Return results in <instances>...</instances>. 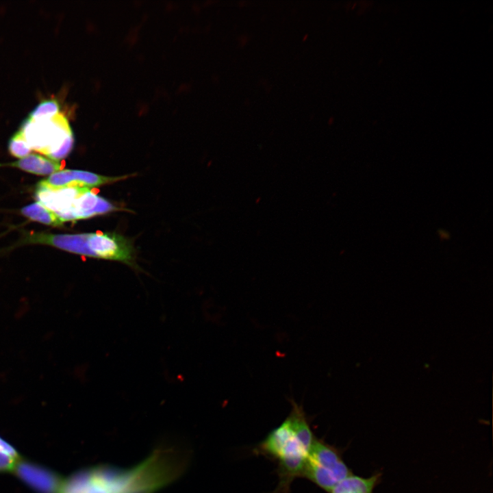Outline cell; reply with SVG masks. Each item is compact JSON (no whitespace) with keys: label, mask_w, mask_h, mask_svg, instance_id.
Returning a JSON list of instances; mask_svg holds the SVG:
<instances>
[{"label":"cell","mask_w":493,"mask_h":493,"mask_svg":"<svg viewBox=\"0 0 493 493\" xmlns=\"http://www.w3.org/2000/svg\"><path fill=\"white\" fill-rule=\"evenodd\" d=\"M17 461L18 460L0 453V472H13Z\"/></svg>","instance_id":"obj_14"},{"label":"cell","mask_w":493,"mask_h":493,"mask_svg":"<svg viewBox=\"0 0 493 493\" xmlns=\"http://www.w3.org/2000/svg\"><path fill=\"white\" fill-rule=\"evenodd\" d=\"M288 418L259 444L258 451L278 462L279 482L274 493H289L292 481L303 476L315 440L301 406L292 401Z\"/></svg>","instance_id":"obj_2"},{"label":"cell","mask_w":493,"mask_h":493,"mask_svg":"<svg viewBox=\"0 0 493 493\" xmlns=\"http://www.w3.org/2000/svg\"><path fill=\"white\" fill-rule=\"evenodd\" d=\"M0 453L6 455L16 460L21 459V456L15 448L10 444L0 438Z\"/></svg>","instance_id":"obj_15"},{"label":"cell","mask_w":493,"mask_h":493,"mask_svg":"<svg viewBox=\"0 0 493 493\" xmlns=\"http://www.w3.org/2000/svg\"><path fill=\"white\" fill-rule=\"evenodd\" d=\"M380 478V473L368 478L351 474L337 483L329 493H372Z\"/></svg>","instance_id":"obj_10"},{"label":"cell","mask_w":493,"mask_h":493,"mask_svg":"<svg viewBox=\"0 0 493 493\" xmlns=\"http://www.w3.org/2000/svg\"><path fill=\"white\" fill-rule=\"evenodd\" d=\"M88 188L64 187L51 189L36 186L34 197L45 207L53 212L63 223L77 220L79 197Z\"/></svg>","instance_id":"obj_6"},{"label":"cell","mask_w":493,"mask_h":493,"mask_svg":"<svg viewBox=\"0 0 493 493\" xmlns=\"http://www.w3.org/2000/svg\"><path fill=\"white\" fill-rule=\"evenodd\" d=\"M8 148L12 156L20 159L31 154L32 151L19 129L10 138Z\"/></svg>","instance_id":"obj_13"},{"label":"cell","mask_w":493,"mask_h":493,"mask_svg":"<svg viewBox=\"0 0 493 493\" xmlns=\"http://www.w3.org/2000/svg\"><path fill=\"white\" fill-rule=\"evenodd\" d=\"M127 178L107 177L88 171L79 170H61L39 181L36 186L51 189L77 186L92 188L103 184Z\"/></svg>","instance_id":"obj_7"},{"label":"cell","mask_w":493,"mask_h":493,"mask_svg":"<svg viewBox=\"0 0 493 493\" xmlns=\"http://www.w3.org/2000/svg\"><path fill=\"white\" fill-rule=\"evenodd\" d=\"M13 472L38 493H58L63 481L55 472L21 459L16 462Z\"/></svg>","instance_id":"obj_8"},{"label":"cell","mask_w":493,"mask_h":493,"mask_svg":"<svg viewBox=\"0 0 493 493\" xmlns=\"http://www.w3.org/2000/svg\"><path fill=\"white\" fill-rule=\"evenodd\" d=\"M0 166L14 167L37 175H49L61 170L64 165L59 160L32 153L15 162L0 164Z\"/></svg>","instance_id":"obj_9"},{"label":"cell","mask_w":493,"mask_h":493,"mask_svg":"<svg viewBox=\"0 0 493 493\" xmlns=\"http://www.w3.org/2000/svg\"><path fill=\"white\" fill-rule=\"evenodd\" d=\"M60 103L56 99H45L39 103L27 117L34 120L51 118L60 112Z\"/></svg>","instance_id":"obj_12"},{"label":"cell","mask_w":493,"mask_h":493,"mask_svg":"<svg viewBox=\"0 0 493 493\" xmlns=\"http://www.w3.org/2000/svg\"><path fill=\"white\" fill-rule=\"evenodd\" d=\"M21 212L27 218L45 225L59 227L64 223L53 212L39 202H35L23 207Z\"/></svg>","instance_id":"obj_11"},{"label":"cell","mask_w":493,"mask_h":493,"mask_svg":"<svg viewBox=\"0 0 493 493\" xmlns=\"http://www.w3.org/2000/svg\"><path fill=\"white\" fill-rule=\"evenodd\" d=\"M351 474L338 448L315 439L306 460L303 477L330 492L337 483Z\"/></svg>","instance_id":"obj_5"},{"label":"cell","mask_w":493,"mask_h":493,"mask_svg":"<svg viewBox=\"0 0 493 493\" xmlns=\"http://www.w3.org/2000/svg\"><path fill=\"white\" fill-rule=\"evenodd\" d=\"M22 244L49 245L75 254L134 265L131 242L116 233L55 234L38 232L27 235Z\"/></svg>","instance_id":"obj_3"},{"label":"cell","mask_w":493,"mask_h":493,"mask_svg":"<svg viewBox=\"0 0 493 493\" xmlns=\"http://www.w3.org/2000/svg\"><path fill=\"white\" fill-rule=\"evenodd\" d=\"M188 460L185 451L164 446L130 468L102 465L78 471L63 479L58 493H154L177 479Z\"/></svg>","instance_id":"obj_1"},{"label":"cell","mask_w":493,"mask_h":493,"mask_svg":"<svg viewBox=\"0 0 493 493\" xmlns=\"http://www.w3.org/2000/svg\"><path fill=\"white\" fill-rule=\"evenodd\" d=\"M19 130L31 150L53 160L64 159L73 147L72 129L62 112L45 119L34 120L27 117Z\"/></svg>","instance_id":"obj_4"}]
</instances>
